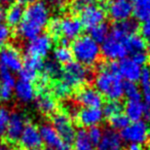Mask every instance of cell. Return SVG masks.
Here are the masks:
<instances>
[{
    "instance_id": "obj_1",
    "label": "cell",
    "mask_w": 150,
    "mask_h": 150,
    "mask_svg": "<svg viewBox=\"0 0 150 150\" xmlns=\"http://www.w3.org/2000/svg\"><path fill=\"white\" fill-rule=\"evenodd\" d=\"M50 23V9L43 1H35L25 9V16L18 28V33L26 40H33L41 34Z\"/></svg>"
},
{
    "instance_id": "obj_2",
    "label": "cell",
    "mask_w": 150,
    "mask_h": 150,
    "mask_svg": "<svg viewBox=\"0 0 150 150\" xmlns=\"http://www.w3.org/2000/svg\"><path fill=\"white\" fill-rule=\"evenodd\" d=\"M95 86L96 90L109 101H118L123 97L125 83L122 78L118 73L109 70L107 66L102 67L96 75Z\"/></svg>"
},
{
    "instance_id": "obj_3",
    "label": "cell",
    "mask_w": 150,
    "mask_h": 150,
    "mask_svg": "<svg viewBox=\"0 0 150 150\" xmlns=\"http://www.w3.org/2000/svg\"><path fill=\"white\" fill-rule=\"evenodd\" d=\"M71 52L76 62L83 66H92L100 58L101 46L90 35H83L73 40Z\"/></svg>"
},
{
    "instance_id": "obj_4",
    "label": "cell",
    "mask_w": 150,
    "mask_h": 150,
    "mask_svg": "<svg viewBox=\"0 0 150 150\" xmlns=\"http://www.w3.org/2000/svg\"><path fill=\"white\" fill-rule=\"evenodd\" d=\"M91 76V72L86 68V66L81 65L76 61H71L66 64L62 69L61 74V81L69 86L71 90L77 88L84 84L88 80Z\"/></svg>"
},
{
    "instance_id": "obj_5",
    "label": "cell",
    "mask_w": 150,
    "mask_h": 150,
    "mask_svg": "<svg viewBox=\"0 0 150 150\" xmlns=\"http://www.w3.org/2000/svg\"><path fill=\"white\" fill-rule=\"evenodd\" d=\"M52 125L56 132L59 134L62 140L67 144L71 146L73 149V144L76 137V131L74 129V125L70 118V115L67 112H56L52 115Z\"/></svg>"
},
{
    "instance_id": "obj_6",
    "label": "cell",
    "mask_w": 150,
    "mask_h": 150,
    "mask_svg": "<svg viewBox=\"0 0 150 150\" xmlns=\"http://www.w3.org/2000/svg\"><path fill=\"white\" fill-rule=\"evenodd\" d=\"M28 123L26 116L21 112H13L11 114V118L8 121V125L4 133V143L8 146V148L17 149L20 138L22 136L26 125Z\"/></svg>"
},
{
    "instance_id": "obj_7",
    "label": "cell",
    "mask_w": 150,
    "mask_h": 150,
    "mask_svg": "<svg viewBox=\"0 0 150 150\" xmlns=\"http://www.w3.org/2000/svg\"><path fill=\"white\" fill-rule=\"evenodd\" d=\"M120 137L129 144L142 145L146 143L150 138L149 125L143 120L132 122L120 132Z\"/></svg>"
},
{
    "instance_id": "obj_8",
    "label": "cell",
    "mask_w": 150,
    "mask_h": 150,
    "mask_svg": "<svg viewBox=\"0 0 150 150\" xmlns=\"http://www.w3.org/2000/svg\"><path fill=\"white\" fill-rule=\"evenodd\" d=\"M101 52L104 54L105 58L110 61L122 60L127 58L129 52L125 46V40L117 38L109 33L108 37L102 42Z\"/></svg>"
},
{
    "instance_id": "obj_9",
    "label": "cell",
    "mask_w": 150,
    "mask_h": 150,
    "mask_svg": "<svg viewBox=\"0 0 150 150\" xmlns=\"http://www.w3.org/2000/svg\"><path fill=\"white\" fill-rule=\"evenodd\" d=\"M18 147L20 150H40L44 147L39 129L35 125L28 122L20 138Z\"/></svg>"
},
{
    "instance_id": "obj_10",
    "label": "cell",
    "mask_w": 150,
    "mask_h": 150,
    "mask_svg": "<svg viewBox=\"0 0 150 150\" xmlns=\"http://www.w3.org/2000/svg\"><path fill=\"white\" fill-rule=\"evenodd\" d=\"M23 66V60L19 50L13 46H6L0 50V69L9 72H20Z\"/></svg>"
},
{
    "instance_id": "obj_11",
    "label": "cell",
    "mask_w": 150,
    "mask_h": 150,
    "mask_svg": "<svg viewBox=\"0 0 150 150\" xmlns=\"http://www.w3.org/2000/svg\"><path fill=\"white\" fill-rule=\"evenodd\" d=\"M105 18H106V13L100 5L91 4L80 11L79 20L82 26L88 30L104 23Z\"/></svg>"
},
{
    "instance_id": "obj_12",
    "label": "cell",
    "mask_w": 150,
    "mask_h": 150,
    "mask_svg": "<svg viewBox=\"0 0 150 150\" xmlns=\"http://www.w3.org/2000/svg\"><path fill=\"white\" fill-rule=\"evenodd\" d=\"M39 133L43 144L54 150H72V147L67 145L59 136L50 123H43L39 127Z\"/></svg>"
},
{
    "instance_id": "obj_13",
    "label": "cell",
    "mask_w": 150,
    "mask_h": 150,
    "mask_svg": "<svg viewBox=\"0 0 150 150\" xmlns=\"http://www.w3.org/2000/svg\"><path fill=\"white\" fill-rule=\"evenodd\" d=\"M52 47V35L48 34H40L33 40L29 41L26 52L27 56L37 57V58H44L48 54Z\"/></svg>"
},
{
    "instance_id": "obj_14",
    "label": "cell",
    "mask_w": 150,
    "mask_h": 150,
    "mask_svg": "<svg viewBox=\"0 0 150 150\" xmlns=\"http://www.w3.org/2000/svg\"><path fill=\"white\" fill-rule=\"evenodd\" d=\"M43 60L37 57L27 56L23 61V66L20 71V79L26 81H34L38 79V73L42 70Z\"/></svg>"
},
{
    "instance_id": "obj_15",
    "label": "cell",
    "mask_w": 150,
    "mask_h": 150,
    "mask_svg": "<svg viewBox=\"0 0 150 150\" xmlns=\"http://www.w3.org/2000/svg\"><path fill=\"white\" fill-rule=\"evenodd\" d=\"M118 74L127 82L136 83L139 81L142 73L141 66L137 64L132 58H125L117 63Z\"/></svg>"
},
{
    "instance_id": "obj_16",
    "label": "cell",
    "mask_w": 150,
    "mask_h": 150,
    "mask_svg": "<svg viewBox=\"0 0 150 150\" xmlns=\"http://www.w3.org/2000/svg\"><path fill=\"white\" fill-rule=\"evenodd\" d=\"M104 113L101 108H83L77 111L75 115V120L78 125L83 127H97L102 122Z\"/></svg>"
},
{
    "instance_id": "obj_17",
    "label": "cell",
    "mask_w": 150,
    "mask_h": 150,
    "mask_svg": "<svg viewBox=\"0 0 150 150\" xmlns=\"http://www.w3.org/2000/svg\"><path fill=\"white\" fill-rule=\"evenodd\" d=\"M76 101L84 108H101L103 105V96L94 88L86 86L78 91Z\"/></svg>"
},
{
    "instance_id": "obj_18",
    "label": "cell",
    "mask_w": 150,
    "mask_h": 150,
    "mask_svg": "<svg viewBox=\"0 0 150 150\" xmlns=\"http://www.w3.org/2000/svg\"><path fill=\"white\" fill-rule=\"evenodd\" d=\"M133 7L127 0H115L108 5V15L117 23L127 21L133 15Z\"/></svg>"
},
{
    "instance_id": "obj_19",
    "label": "cell",
    "mask_w": 150,
    "mask_h": 150,
    "mask_svg": "<svg viewBox=\"0 0 150 150\" xmlns=\"http://www.w3.org/2000/svg\"><path fill=\"white\" fill-rule=\"evenodd\" d=\"M83 26L79 19L74 17H66L61 20V37L66 40H75L79 37Z\"/></svg>"
},
{
    "instance_id": "obj_20",
    "label": "cell",
    "mask_w": 150,
    "mask_h": 150,
    "mask_svg": "<svg viewBox=\"0 0 150 150\" xmlns=\"http://www.w3.org/2000/svg\"><path fill=\"white\" fill-rule=\"evenodd\" d=\"M16 82L17 81L13 73L5 69H0V100H11Z\"/></svg>"
},
{
    "instance_id": "obj_21",
    "label": "cell",
    "mask_w": 150,
    "mask_h": 150,
    "mask_svg": "<svg viewBox=\"0 0 150 150\" xmlns=\"http://www.w3.org/2000/svg\"><path fill=\"white\" fill-rule=\"evenodd\" d=\"M122 139L120 135L113 129H107L103 133V137L97 146V150H121Z\"/></svg>"
},
{
    "instance_id": "obj_22",
    "label": "cell",
    "mask_w": 150,
    "mask_h": 150,
    "mask_svg": "<svg viewBox=\"0 0 150 150\" xmlns=\"http://www.w3.org/2000/svg\"><path fill=\"white\" fill-rule=\"evenodd\" d=\"M36 107L42 114L52 115L57 112L58 104L52 95L48 92H41L36 97Z\"/></svg>"
},
{
    "instance_id": "obj_23",
    "label": "cell",
    "mask_w": 150,
    "mask_h": 150,
    "mask_svg": "<svg viewBox=\"0 0 150 150\" xmlns=\"http://www.w3.org/2000/svg\"><path fill=\"white\" fill-rule=\"evenodd\" d=\"M13 92L17 98L23 103H30L36 97V90L33 83L23 79H19L16 82Z\"/></svg>"
},
{
    "instance_id": "obj_24",
    "label": "cell",
    "mask_w": 150,
    "mask_h": 150,
    "mask_svg": "<svg viewBox=\"0 0 150 150\" xmlns=\"http://www.w3.org/2000/svg\"><path fill=\"white\" fill-rule=\"evenodd\" d=\"M148 106L145 105L143 102L140 101H127V103L125 106V114L129 118V120H132L133 122L140 121L143 118H145L146 111Z\"/></svg>"
},
{
    "instance_id": "obj_25",
    "label": "cell",
    "mask_w": 150,
    "mask_h": 150,
    "mask_svg": "<svg viewBox=\"0 0 150 150\" xmlns=\"http://www.w3.org/2000/svg\"><path fill=\"white\" fill-rule=\"evenodd\" d=\"M138 30V25L135 21L127 20L123 22H118L113 26L110 33L114 35L115 37H118L120 39L125 40L129 36L134 35Z\"/></svg>"
},
{
    "instance_id": "obj_26",
    "label": "cell",
    "mask_w": 150,
    "mask_h": 150,
    "mask_svg": "<svg viewBox=\"0 0 150 150\" xmlns=\"http://www.w3.org/2000/svg\"><path fill=\"white\" fill-rule=\"evenodd\" d=\"M25 16V7L24 4L20 2L11 3V6L7 8L5 15V21L7 25L11 27H17L22 23Z\"/></svg>"
},
{
    "instance_id": "obj_27",
    "label": "cell",
    "mask_w": 150,
    "mask_h": 150,
    "mask_svg": "<svg viewBox=\"0 0 150 150\" xmlns=\"http://www.w3.org/2000/svg\"><path fill=\"white\" fill-rule=\"evenodd\" d=\"M42 71H43L44 77H46L50 80L61 78V74H62V68H61L60 64L58 62H56L54 60L44 62L43 67H42Z\"/></svg>"
},
{
    "instance_id": "obj_28",
    "label": "cell",
    "mask_w": 150,
    "mask_h": 150,
    "mask_svg": "<svg viewBox=\"0 0 150 150\" xmlns=\"http://www.w3.org/2000/svg\"><path fill=\"white\" fill-rule=\"evenodd\" d=\"M125 46H127V50L129 52V54H136V52H144L146 47L145 40L142 36L137 35V34H134L131 35L125 39Z\"/></svg>"
},
{
    "instance_id": "obj_29",
    "label": "cell",
    "mask_w": 150,
    "mask_h": 150,
    "mask_svg": "<svg viewBox=\"0 0 150 150\" xmlns=\"http://www.w3.org/2000/svg\"><path fill=\"white\" fill-rule=\"evenodd\" d=\"M73 150H95V147L88 140V133L84 129L76 132V137L73 144Z\"/></svg>"
},
{
    "instance_id": "obj_30",
    "label": "cell",
    "mask_w": 150,
    "mask_h": 150,
    "mask_svg": "<svg viewBox=\"0 0 150 150\" xmlns=\"http://www.w3.org/2000/svg\"><path fill=\"white\" fill-rule=\"evenodd\" d=\"M73 54L68 46L60 45L54 50V60L59 64H68L72 61Z\"/></svg>"
},
{
    "instance_id": "obj_31",
    "label": "cell",
    "mask_w": 150,
    "mask_h": 150,
    "mask_svg": "<svg viewBox=\"0 0 150 150\" xmlns=\"http://www.w3.org/2000/svg\"><path fill=\"white\" fill-rule=\"evenodd\" d=\"M109 35V28L106 23H102L90 30V36L98 43H102Z\"/></svg>"
},
{
    "instance_id": "obj_32",
    "label": "cell",
    "mask_w": 150,
    "mask_h": 150,
    "mask_svg": "<svg viewBox=\"0 0 150 150\" xmlns=\"http://www.w3.org/2000/svg\"><path fill=\"white\" fill-rule=\"evenodd\" d=\"M133 16L138 22L146 23L150 21V4H135Z\"/></svg>"
},
{
    "instance_id": "obj_33",
    "label": "cell",
    "mask_w": 150,
    "mask_h": 150,
    "mask_svg": "<svg viewBox=\"0 0 150 150\" xmlns=\"http://www.w3.org/2000/svg\"><path fill=\"white\" fill-rule=\"evenodd\" d=\"M109 123L110 127L113 129V131H122L123 129L127 127L129 125V120L127 117V115L123 113H118V114L114 115V116L109 118Z\"/></svg>"
},
{
    "instance_id": "obj_34",
    "label": "cell",
    "mask_w": 150,
    "mask_h": 150,
    "mask_svg": "<svg viewBox=\"0 0 150 150\" xmlns=\"http://www.w3.org/2000/svg\"><path fill=\"white\" fill-rule=\"evenodd\" d=\"M123 96H125L129 101H140L141 100V91L139 86L133 82H127L123 88Z\"/></svg>"
},
{
    "instance_id": "obj_35",
    "label": "cell",
    "mask_w": 150,
    "mask_h": 150,
    "mask_svg": "<svg viewBox=\"0 0 150 150\" xmlns=\"http://www.w3.org/2000/svg\"><path fill=\"white\" fill-rule=\"evenodd\" d=\"M72 93V90L63 81L54 82L52 86V96L58 99H66Z\"/></svg>"
},
{
    "instance_id": "obj_36",
    "label": "cell",
    "mask_w": 150,
    "mask_h": 150,
    "mask_svg": "<svg viewBox=\"0 0 150 150\" xmlns=\"http://www.w3.org/2000/svg\"><path fill=\"white\" fill-rule=\"evenodd\" d=\"M121 109H122V107H121V104L118 101H109L104 105L103 113H104V116L110 118V117L120 113Z\"/></svg>"
},
{
    "instance_id": "obj_37",
    "label": "cell",
    "mask_w": 150,
    "mask_h": 150,
    "mask_svg": "<svg viewBox=\"0 0 150 150\" xmlns=\"http://www.w3.org/2000/svg\"><path fill=\"white\" fill-rule=\"evenodd\" d=\"M86 133H88V140L91 141V143L93 144L94 147H96V146H98V144L100 143L104 132L102 131V129H101L100 127L97 125V127H90Z\"/></svg>"
},
{
    "instance_id": "obj_38",
    "label": "cell",
    "mask_w": 150,
    "mask_h": 150,
    "mask_svg": "<svg viewBox=\"0 0 150 150\" xmlns=\"http://www.w3.org/2000/svg\"><path fill=\"white\" fill-rule=\"evenodd\" d=\"M11 113L5 107H0V136H3L7 129Z\"/></svg>"
},
{
    "instance_id": "obj_39",
    "label": "cell",
    "mask_w": 150,
    "mask_h": 150,
    "mask_svg": "<svg viewBox=\"0 0 150 150\" xmlns=\"http://www.w3.org/2000/svg\"><path fill=\"white\" fill-rule=\"evenodd\" d=\"M9 38H11V30L8 26L0 23V50H2Z\"/></svg>"
},
{
    "instance_id": "obj_40",
    "label": "cell",
    "mask_w": 150,
    "mask_h": 150,
    "mask_svg": "<svg viewBox=\"0 0 150 150\" xmlns=\"http://www.w3.org/2000/svg\"><path fill=\"white\" fill-rule=\"evenodd\" d=\"M140 84H141L142 90L150 88V68L146 67V68L142 69L141 76H140Z\"/></svg>"
},
{
    "instance_id": "obj_41",
    "label": "cell",
    "mask_w": 150,
    "mask_h": 150,
    "mask_svg": "<svg viewBox=\"0 0 150 150\" xmlns=\"http://www.w3.org/2000/svg\"><path fill=\"white\" fill-rule=\"evenodd\" d=\"M48 30L54 37H60L61 36V20L54 19L48 23Z\"/></svg>"
},
{
    "instance_id": "obj_42",
    "label": "cell",
    "mask_w": 150,
    "mask_h": 150,
    "mask_svg": "<svg viewBox=\"0 0 150 150\" xmlns=\"http://www.w3.org/2000/svg\"><path fill=\"white\" fill-rule=\"evenodd\" d=\"M95 0H73L72 7L74 11H80L84 8V7L88 6L91 4H94Z\"/></svg>"
},
{
    "instance_id": "obj_43",
    "label": "cell",
    "mask_w": 150,
    "mask_h": 150,
    "mask_svg": "<svg viewBox=\"0 0 150 150\" xmlns=\"http://www.w3.org/2000/svg\"><path fill=\"white\" fill-rule=\"evenodd\" d=\"M132 59H133L139 66H143V65H145L146 63L148 62V54H146L145 52H136V54H133Z\"/></svg>"
},
{
    "instance_id": "obj_44",
    "label": "cell",
    "mask_w": 150,
    "mask_h": 150,
    "mask_svg": "<svg viewBox=\"0 0 150 150\" xmlns=\"http://www.w3.org/2000/svg\"><path fill=\"white\" fill-rule=\"evenodd\" d=\"M46 5H50V6L54 7V8H62L65 4H66L67 0H44L43 1Z\"/></svg>"
},
{
    "instance_id": "obj_45",
    "label": "cell",
    "mask_w": 150,
    "mask_h": 150,
    "mask_svg": "<svg viewBox=\"0 0 150 150\" xmlns=\"http://www.w3.org/2000/svg\"><path fill=\"white\" fill-rule=\"evenodd\" d=\"M141 35L143 38L150 39V21L143 23V25L141 26Z\"/></svg>"
},
{
    "instance_id": "obj_46",
    "label": "cell",
    "mask_w": 150,
    "mask_h": 150,
    "mask_svg": "<svg viewBox=\"0 0 150 150\" xmlns=\"http://www.w3.org/2000/svg\"><path fill=\"white\" fill-rule=\"evenodd\" d=\"M127 150H144V148L142 147V145H139V144H129Z\"/></svg>"
},
{
    "instance_id": "obj_47",
    "label": "cell",
    "mask_w": 150,
    "mask_h": 150,
    "mask_svg": "<svg viewBox=\"0 0 150 150\" xmlns=\"http://www.w3.org/2000/svg\"><path fill=\"white\" fill-rule=\"evenodd\" d=\"M5 15H6V11L0 7V23H3V21H5Z\"/></svg>"
},
{
    "instance_id": "obj_48",
    "label": "cell",
    "mask_w": 150,
    "mask_h": 150,
    "mask_svg": "<svg viewBox=\"0 0 150 150\" xmlns=\"http://www.w3.org/2000/svg\"><path fill=\"white\" fill-rule=\"evenodd\" d=\"M135 4H150V0H132Z\"/></svg>"
},
{
    "instance_id": "obj_49",
    "label": "cell",
    "mask_w": 150,
    "mask_h": 150,
    "mask_svg": "<svg viewBox=\"0 0 150 150\" xmlns=\"http://www.w3.org/2000/svg\"><path fill=\"white\" fill-rule=\"evenodd\" d=\"M35 1H37V0H19V2L22 3V4H26V3H29V4H31V3L35 2Z\"/></svg>"
},
{
    "instance_id": "obj_50",
    "label": "cell",
    "mask_w": 150,
    "mask_h": 150,
    "mask_svg": "<svg viewBox=\"0 0 150 150\" xmlns=\"http://www.w3.org/2000/svg\"><path fill=\"white\" fill-rule=\"evenodd\" d=\"M13 0H0V3L1 4H9V3L13 2Z\"/></svg>"
},
{
    "instance_id": "obj_51",
    "label": "cell",
    "mask_w": 150,
    "mask_h": 150,
    "mask_svg": "<svg viewBox=\"0 0 150 150\" xmlns=\"http://www.w3.org/2000/svg\"><path fill=\"white\" fill-rule=\"evenodd\" d=\"M147 50H148V54L150 56V39H149V42L147 44Z\"/></svg>"
},
{
    "instance_id": "obj_52",
    "label": "cell",
    "mask_w": 150,
    "mask_h": 150,
    "mask_svg": "<svg viewBox=\"0 0 150 150\" xmlns=\"http://www.w3.org/2000/svg\"><path fill=\"white\" fill-rule=\"evenodd\" d=\"M40 150H54V149H52V148H48V147H43V148H41Z\"/></svg>"
},
{
    "instance_id": "obj_53",
    "label": "cell",
    "mask_w": 150,
    "mask_h": 150,
    "mask_svg": "<svg viewBox=\"0 0 150 150\" xmlns=\"http://www.w3.org/2000/svg\"><path fill=\"white\" fill-rule=\"evenodd\" d=\"M3 150H17V149H13V148H8V147H7L6 149H3Z\"/></svg>"
},
{
    "instance_id": "obj_54",
    "label": "cell",
    "mask_w": 150,
    "mask_h": 150,
    "mask_svg": "<svg viewBox=\"0 0 150 150\" xmlns=\"http://www.w3.org/2000/svg\"><path fill=\"white\" fill-rule=\"evenodd\" d=\"M0 150H1V146H0Z\"/></svg>"
},
{
    "instance_id": "obj_55",
    "label": "cell",
    "mask_w": 150,
    "mask_h": 150,
    "mask_svg": "<svg viewBox=\"0 0 150 150\" xmlns=\"http://www.w3.org/2000/svg\"><path fill=\"white\" fill-rule=\"evenodd\" d=\"M113 1H115V0H113Z\"/></svg>"
},
{
    "instance_id": "obj_56",
    "label": "cell",
    "mask_w": 150,
    "mask_h": 150,
    "mask_svg": "<svg viewBox=\"0 0 150 150\" xmlns=\"http://www.w3.org/2000/svg\"><path fill=\"white\" fill-rule=\"evenodd\" d=\"M95 1H96V0H95Z\"/></svg>"
}]
</instances>
